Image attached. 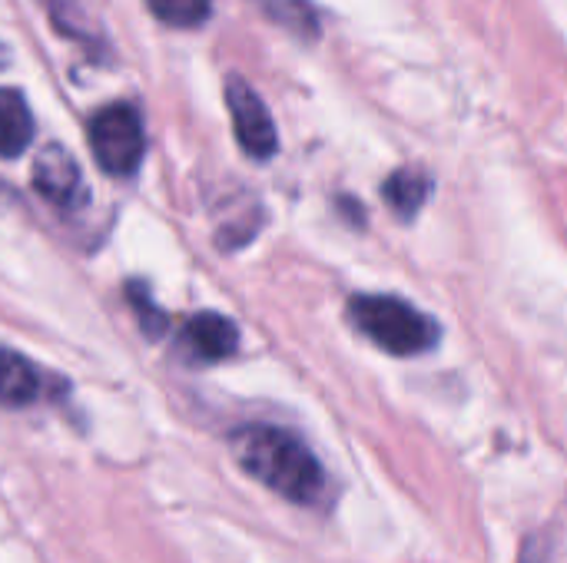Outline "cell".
I'll list each match as a JSON object with an SVG mask.
<instances>
[{"label":"cell","mask_w":567,"mask_h":563,"mask_svg":"<svg viewBox=\"0 0 567 563\" xmlns=\"http://www.w3.org/2000/svg\"><path fill=\"white\" fill-rule=\"evenodd\" d=\"M229 445L239 468L279 498L306 508L322 504L329 478L322 471V461L299 435L272 425H246L233 435Z\"/></svg>","instance_id":"6da1fadb"},{"label":"cell","mask_w":567,"mask_h":563,"mask_svg":"<svg viewBox=\"0 0 567 563\" xmlns=\"http://www.w3.org/2000/svg\"><path fill=\"white\" fill-rule=\"evenodd\" d=\"M349 319L369 342L399 358L425 355L439 342L435 319H429L425 312L395 295H352Z\"/></svg>","instance_id":"7a4b0ae2"},{"label":"cell","mask_w":567,"mask_h":563,"mask_svg":"<svg viewBox=\"0 0 567 563\" xmlns=\"http://www.w3.org/2000/svg\"><path fill=\"white\" fill-rule=\"evenodd\" d=\"M90 153L96 166L110 176H133L146 153V133L136 106L130 103H110L90 116L86 126Z\"/></svg>","instance_id":"3957f363"},{"label":"cell","mask_w":567,"mask_h":563,"mask_svg":"<svg viewBox=\"0 0 567 563\" xmlns=\"http://www.w3.org/2000/svg\"><path fill=\"white\" fill-rule=\"evenodd\" d=\"M226 106H229V116H233V129H236V139L243 146L246 156L266 163L276 156L279 149V133H276V123L262 103V96L239 76H233L226 83Z\"/></svg>","instance_id":"277c9868"},{"label":"cell","mask_w":567,"mask_h":563,"mask_svg":"<svg viewBox=\"0 0 567 563\" xmlns=\"http://www.w3.org/2000/svg\"><path fill=\"white\" fill-rule=\"evenodd\" d=\"M33 189L56 209H76L86 202V189H83V173L76 166V159L70 156L66 146L50 143L37 153L33 159V173H30Z\"/></svg>","instance_id":"5b68a950"},{"label":"cell","mask_w":567,"mask_h":563,"mask_svg":"<svg viewBox=\"0 0 567 563\" xmlns=\"http://www.w3.org/2000/svg\"><path fill=\"white\" fill-rule=\"evenodd\" d=\"M183 345L196 362H223L239 348V329L219 312H199L183 329Z\"/></svg>","instance_id":"8992f818"},{"label":"cell","mask_w":567,"mask_h":563,"mask_svg":"<svg viewBox=\"0 0 567 563\" xmlns=\"http://www.w3.org/2000/svg\"><path fill=\"white\" fill-rule=\"evenodd\" d=\"M43 392V378L37 365L10 348H0V405L23 408L33 405Z\"/></svg>","instance_id":"52a82bcc"},{"label":"cell","mask_w":567,"mask_h":563,"mask_svg":"<svg viewBox=\"0 0 567 563\" xmlns=\"http://www.w3.org/2000/svg\"><path fill=\"white\" fill-rule=\"evenodd\" d=\"M33 113L20 90L0 86V156L17 159L33 139Z\"/></svg>","instance_id":"ba28073f"},{"label":"cell","mask_w":567,"mask_h":563,"mask_svg":"<svg viewBox=\"0 0 567 563\" xmlns=\"http://www.w3.org/2000/svg\"><path fill=\"white\" fill-rule=\"evenodd\" d=\"M429 192H432V179L425 169H415V166L392 173L382 186V196L399 219H415V212L425 206Z\"/></svg>","instance_id":"9c48e42d"},{"label":"cell","mask_w":567,"mask_h":563,"mask_svg":"<svg viewBox=\"0 0 567 563\" xmlns=\"http://www.w3.org/2000/svg\"><path fill=\"white\" fill-rule=\"evenodd\" d=\"M47 13L53 17L60 33L80 40L83 46H96L100 37H103V30L96 27V20L83 7V0H47Z\"/></svg>","instance_id":"30bf717a"},{"label":"cell","mask_w":567,"mask_h":563,"mask_svg":"<svg viewBox=\"0 0 567 563\" xmlns=\"http://www.w3.org/2000/svg\"><path fill=\"white\" fill-rule=\"evenodd\" d=\"M146 7L159 23L179 30H196L213 13V0H146Z\"/></svg>","instance_id":"8fae6325"},{"label":"cell","mask_w":567,"mask_h":563,"mask_svg":"<svg viewBox=\"0 0 567 563\" xmlns=\"http://www.w3.org/2000/svg\"><path fill=\"white\" fill-rule=\"evenodd\" d=\"M279 27H286L296 37H316L319 17L309 0H256Z\"/></svg>","instance_id":"7c38bea8"},{"label":"cell","mask_w":567,"mask_h":563,"mask_svg":"<svg viewBox=\"0 0 567 563\" xmlns=\"http://www.w3.org/2000/svg\"><path fill=\"white\" fill-rule=\"evenodd\" d=\"M126 295H130V302H133V309H136V315H140L143 332H146V335H163L166 315L146 299V285H143V282H130V285H126Z\"/></svg>","instance_id":"4fadbf2b"}]
</instances>
